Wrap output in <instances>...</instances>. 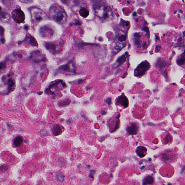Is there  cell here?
<instances>
[{"label": "cell", "mask_w": 185, "mask_h": 185, "mask_svg": "<svg viewBox=\"0 0 185 185\" xmlns=\"http://www.w3.org/2000/svg\"><path fill=\"white\" fill-rule=\"evenodd\" d=\"M79 14L82 17L85 18L88 15L89 11L86 9H82L80 10Z\"/></svg>", "instance_id": "obj_20"}, {"label": "cell", "mask_w": 185, "mask_h": 185, "mask_svg": "<svg viewBox=\"0 0 185 185\" xmlns=\"http://www.w3.org/2000/svg\"><path fill=\"white\" fill-rule=\"evenodd\" d=\"M12 0H3V2L5 3H9L10 2V1H11Z\"/></svg>", "instance_id": "obj_26"}, {"label": "cell", "mask_w": 185, "mask_h": 185, "mask_svg": "<svg viewBox=\"0 0 185 185\" xmlns=\"http://www.w3.org/2000/svg\"><path fill=\"white\" fill-rule=\"evenodd\" d=\"M10 16L6 12L4 11L2 9H1V20L3 22H7L10 19Z\"/></svg>", "instance_id": "obj_12"}, {"label": "cell", "mask_w": 185, "mask_h": 185, "mask_svg": "<svg viewBox=\"0 0 185 185\" xmlns=\"http://www.w3.org/2000/svg\"><path fill=\"white\" fill-rule=\"evenodd\" d=\"M8 94L12 91L13 87H14L15 82L12 79H10L8 81Z\"/></svg>", "instance_id": "obj_19"}, {"label": "cell", "mask_w": 185, "mask_h": 185, "mask_svg": "<svg viewBox=\"0 0 185 185\" xmlns=\"http://www.w3.org/2000/svg\"><path fill=\"white\" fill-rule=\"evenodd\" d=\"M24 28H25V29L26 30H27L29 29V26H27V25H25L24 26Z\"/></svg>", "instance_id": "obj_27"}, {"label": "cell", "mask_w": 185, "mask_h": 185, "mask_svg": "<svg viewBox=\"0 0 185 185\" xmlns=\"http://www.w3.org/2000/svg\"><path fill=\"white\" fill-rule=\"evenodd\" d=\"M52 132L54 136H57L62 133V129L58 125H56L52 128Z\"/></svg>", "instance_id": "obj_15"}, {"label": "cell", "mask_w": 185, "mask_h": 185, "mask_svg": "<svg viewBox=\"0 0 185 185\" xmlns=\"http://www.w3.org/2000/svg\"><path fill=\"white\" fill-rule=\"evenodd\" d=\"M154 181V179L152 176H149L145 177L143 180V184H152Z\"/></svg>", "instance_id": "obj_17"}, {"label": "cell", "mask_w": 185, "mask_h": 185, "mask_svg": "<svg viewBox=\"0 0 185 185\" xmlns=\"http://www.w3.org/2000/svg\"><path fill=\"white\" fill-rule=\"evenodd\" d=\"M18 57H19V58H22L23 56L21 55H18Z\"/></svg>", "instance_id": "obj_28"}, {"label": "cell", "mask_w": 185, "mask_h": 185, "mask_svg": "<svg viewBox=\"0 0 185 185\" xmlns=\"http://www.w3.org/2000/svg\"><path fill=\"white\" fill-rule=\"evenodd\" d=\"M23 141V139L22 137L17 136L15 138L14 141V143L15 146L18 147L22 144Z\"/></svg>", "instance_id": "obj_18"}, {"label": "cell", "mask_w": 185, "mask_h": 185, "mask_svg": "<svg viewBox=\"0 0 185 185\" xmlns=\"http://www.w3.org/2000/svg\"><path fill=\"white\" fill-rule=\"evenodd\" d=\"M138 125L136 123H133L127 127V130L130 134L135 135L138 133Z\"/></svg>", "instance_id": "obj_9"}, {"label": "cell", "mask_w": 185, "mask_h": 185, "mask_svg": "<svg viewBox=\"0 0 185 185\" xmlns=\"http://www.w3.org/2000/svg\"><path fill=\"white\" fill-rule=\"evenodd\" d=\"M72 63H68L66 64L65 65L61 66L59 68L61 70L65 71H74L75 70L71 68L72 67L74 66L73 64L71 66V65Z\"/></svg>", "instance_id": "obj_13"}, {"label": "cell", "mask_w": 185, "mask_h": 185, "mask_svg": "<svg viewBox=\"0 0 185 185\" xmlns=\"http://www.w3.org/2000/svg\"><path fill=\"white\" fill-rule=\"evenodd\" d=\"M12 16L14 20L17 23H21L24 22L25 19V15L21 9H16L12 13Z\"/></svg>", "instance_id": "obj_5"}, {"label": "cell", "mask_w": 185, "mask_h": 185, "mask_svg": "<svg viewBox=\"0 0 185 185\" xmlns=\"http://www.w3.org/2000/svg\"><path fill=\"white\" fill-rule=\"evenodd\" d=\"M126 37L125 35H122L118 38V40L120 42H123L126 40Z\"/></svg>", "instance_id": "obj_23"}, {"label": "cell", "mask_w": 185, "mask_h": 185, "mask_svg": "<svg viewBox=\"0 0 185 185\" xmlns=\"http://www.w3.org/2000/svg\"><path fill=\"white\" fill-rule=\"evenodd\" d=\"M46 49L52 52V53H55L57 49V46L55 44H52V43H46L45 44Z\"/></svg>", "instance_id": "obj_14"}, {"label": "cell", "mask_w": 185, "mask_h": 185, "mask_svg": "<svg viewBox=\"0 0 185 185\" xmlns=\"http://www.w3.org/2000/svg\"><path fill=\"white\" fill-rule=\"evenodd\" d=\"M106 102L107 103L109 104V105H110L111 103V98H107L106 100Z\"/></svg>", "instance_id": "obj_25"}, {"label": "cell", "mask_w": 185, "mask_h": 185, "mask_svg": "<svg viewBox=\"0 0 185 185\" xmlns=\"http://www.w3.org/2000/svg\"><path fill=\"white\" fill-rule=\"evenodd\" d=\"M49 14L52 19L58 24H63L66 22L67 14L60 6L54 5L51 7L50 9Z\"/></svg>", "instance_id": "obj_1"}, {"label": "cell", "mask_w": 185, "mask_h": 185, "mask_svg": "<svg viewBox=\"0 0 185 185\" xmlns=\"http://www.w3.org/2000/svg\"><path fill=\"white\" fill-rule=\"evenodd\" d=\"M29 39V42L30 44L33 46H37L38 44L35 39L31 36V37H28Z\"/></svg>", "instance_id": "obj_21"}, {"label": "cell", "mask_w": 185, "mask_h": 185, "mask_svg": "<svg viewBox=\"0 0 185 185\" xmlns=\"http://www.w3.org/2000/svg\"><path fill=\"white\" fill-rule=\"evenodd\" d=\"M127 55H128V52H127L126 53H125L124 55L119 58L117 62V67L122 65L126 61L127 58Z\"/></svg>", "instance_id": "obj_16"}, {"label": "cell", "mask_w": 185, "mask_h": 185, "mask_svg": "<svg viewBox=\"0 0 185 185\" xmlns=\"http://www.w3.org/2000/svg\"><path fill=\"white\" fill-rule=\"evenodd\" d=\"M146 152L147 149L145 147L138 146L137 149L136 153L140 157L143 158L146 156Z\"/></svg>", "instance_id": "obj_11"}, {"label": "cell", "mask_w": 185, "mask_h": 185, "mask_svg": "<svg viewBox=\"0 0 185 185\" xmlns=\"http://www.w3.org/2000/svg\"><path fill=\"white\" fill-rule=\"evenodd\" d=\"M96 12L97 14L103 19H109L112 15L110 9L106 6H100L98 7H97Z\"/></svg>", "instance_id": "obj_3"}, {"label": "cell", "mask_w": 185, "mask_h": 185, "mask_svg": "<svg viewBox=\"0 0 185 185\" xmlns=\"http://www.w3.org/2000/svg\"><path fill=\"white\" fill-rule=\"evenodd\" d=\"M56 178H57L58 181H60V182H62V181H63L64 179V176L61 173L57 174L56 176Z\"/></svg>", "instance_id": "obj_22"}, {"label": "cell", "mask_w": 185, "mask_h": 185, "mask_svg": "<svg viewBox=\"0 0 185 185\" xmlns=\"http://www.w3.org/2000/svg\"><path fill=\"white\" fill-rule=\"evenodd\" d=\"M149 68V64L147 61L142 62L135 69V76L137 77L141 76L144 75Z\"/></svg>", "instance_id": "obj_4"}, {"label": "cell", "mask_w": 185, "mask_h": 185, "mask_svg": "<svg viewBox=\"0 0 185 185\" xmlns=\"http://www.w3.org/2000/svg\"><path fill=\"white\" fill-rule=\"evenodd\" d=\"M117 102L122 105L125 108H127L128 106L129 102L128 99L125 95H122L119 97L117 99Z\"/></svg>", "instance_id": "obj_10"}, {"label": "cell", "mask_w": 185, "mask_h": 185, "mask_svg": "<svg viewBox=\"0 0 185 185\" xmlns=\"http://www.w3.org/2000/svg\"><path fill=\"white\" fill-rule=\"evenodd\" d=\"M22 2L26 3H30L32 0H20Z\"/></svg>", "instance_id": "obj_24"}, {"label": "cell", "mask_w": 185, "mask_h": 185, "mask_svg": "<svg viewBox=\"0 0 185 185\" xmlns=\"http://www.w3.org/2000/svg\"><path fill=\"white\" fill-rule=\"evenodd\" d=\"M32 19L35 24L37 25L46 18V15L43 11L37 8H32L31 9Z\"/></svg>", "instance_id": "obj_2"}, {"label": "cell", "mask_w": 185, "mask_h": 185, "mask_svg": "<svg viewBox=\"0 0 185 185\" xmlns=\"http://www.w3.org/2000/svg\"><path fill=\"white\" fill-rule=\"evenodd\" d=\"M39 32L43 37L50 38L54 36V31L50 26L45 25L40 28Z\"/></svg>", "instance_id": "obj_6"}, {"label": "cell", "mask_w": 185, "mask_h": 185, "mask_svg": "<svg viewBox=\"0 0 185 185\" xmlns=\"http://www.w3.org/2000/svg\"><path fill=\"white\" fill-rule=\"evenodd\" d=\"M31 58L35 62H39L46 60V58L44 57L39 51H35L31 54Z\"/></svg>", "instance_id": "obj_8"}, {"label": "cell", "mask_w": 185, "mask_h": 185, "mask_svg": "<svg viewBox=\"0 0 185 185\" xmlns=\"http://www.w3.org/2000/svg\"><path fill=\"white\" fill-rule=\"evenodd\" d=\"M161 158L163 161L171 162L176 157V155L171 150H166L161 154Z\"/></svg>", "instance_id": "obj_7"}]
</instances>
